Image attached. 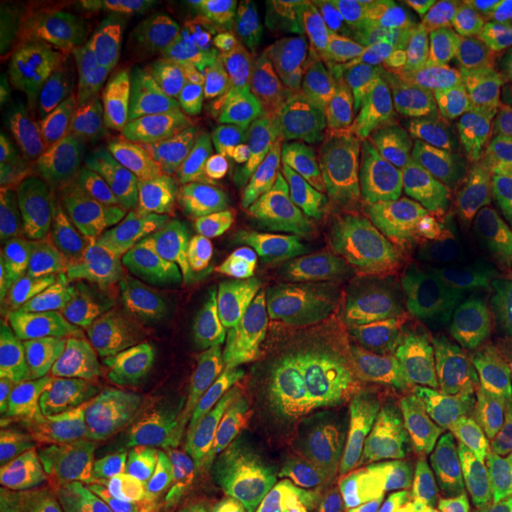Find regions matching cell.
I'll use <instances>...</instances> for the list:
<instances>
[{
  "label": "cell",
  "instance_id": "6da1fadb",
  "mask_svg": "<svg viewBox=\"0 0 512 512\" xmlns=\"http://www.w3.org/2000/svg\"><path fill=\"white\" fill-rule=\"evenodd\" d=\"M164 152L166 133L112 107H53L24 150V207L64 235L76 271H86L114 204Z\"/></svg>",
  "mask_w": 512,
  "mask_h": 512
},
{
  "label": "cell",
  "instance_id": "7a4b0ae2",
  "mask_svg": "<svg viewBox=\"0 0 512 512\" xmlns=\"http://www.w3.org/2000/svg\"><path fill=\"white\" fill-rule=\"evenodd\" d=\"M46 95L55 107H112L166 136L219 105L216 67L204 46L136 22L100 24L57 43Z\"/></svg>",
  "mask_w": 512,
  "mask_h": 512
},
{
  "label": "cell",
  "instance_id": "3957f363",
  "mask_svg": "<svg viewBox=\"0 0 512 512\" xmlns=\"http://www.w3.org/2000/svg\"><path fill=\"white\" fill-rule=\"evenodd\" d=\"M214 351L169 335L86 403V425L128 475L150 477L183 456L202 427Z\"/></svg>",
  "mask_w": 512,
  "mask_h": 512
},
{
  "label": "cell",
  "instance_id": "277c9868",
  "mask_svg": "<svg viewBox=\"0 0 512 512\" xmlns=\"http://www.w3.org/2000/svg\"><path fill=\"white\" fill-rule=\"evenodd\" d=\"M477 316H484L477 294L446 273L320 304L304 339L311 349L347 361H382L425 347Z\"/></svg>",
  "mask_w": 512,
  "mask_h": 512
},
{
  "label": "cell",
  "instance_id": "5b68a950",
  "mask_svg": "<svg viewBox=\"0 0 512 512\" xmlns=\"http://www.w3.org/2000/svg\"><path fill=\"white\" fill-rule=\"evenodd\" d=\"M328 245L320 304L370 287L446 275L444 249L420 240L384 202L363 171L328 176Z\"/></svg>",
  "mask_w": 512,
  "mask_h": 512
},
{
  "label": "cell",
  "instance_id": "8992f818",
  "mask_svg": "<svg viewBox=\"0 0 512 512\" xmlns=\"http://www.w3.org/2000/svg\"><path fill=\"white\" fill-rule=\"evenodd\" d=\"M211 415L245 432L297 498L299 512H344V448L268 370H245L211 399Z\"/></svg>",
  "mask_w": 512,
  "mask_h": 512
},
{
  "label": "cell",
  "instance_id": "52a82bcc",
  "mask_svg": "<svg viewBox=\"0 0 512 512\" xmlns=\"http://www.w3.org/2000/svg\"><path fill=\"white\" fill-rule=\"evenodd\" d=\"M451 79L453 67L425 38L392 31L339 64L325 88V105L347 136H406L439 105Z\"/></svg>",
  "mask_w": 512,
  "mask_h": 512
},
{
  "label": "cell",
  "instance_id": "ba28073f",
  "mask_svg": "<svg viewBox=\"0 0 512 512\" xmlns=\"http://www.w3.org/2000/svg\"><path fill=\"white\" fill-rule=\"evenodd\" d=\"M10 302L64 401L88 403L119 373L100 311L83 302L50 252L31 256L19 268Z\"/></svg>",
  "mask_w": 512,
  "mask_h": 512
},
{
  "label": "cell",
  "instance_id": "9c48e42d",
  "mask_svg": "<svg viewBox=\"0 0 512 512\" xmlns=\"http://www.w3.org/2000/svg\"><path fill=\"white\" fill-rule=\"evenodd\" d=\"M320 171L283 185L268 204L256 261L264 316L287 328H306L323 297L328 245V185Z\"/></svg>",
  "mask_w": 512,
  "mask_h": 512
},
{
  "label": "cell",
  "instance_id": "30bf717a",
  "mask_svg": "<svg viewBox=\"0 0 512 512\" xmlns=\"http://www.w3.org/2000/svg\"><path fill=\"white\" fill-rule=\"evenodd\" d=\"M496 335V320L477 316L420 349L354 363L396 408L406 432L427 439L444 430L470 392Z\"/></svg>",
  "mask_w": 512,
  "mask_h": 512
},
{
  "label": "cell",
  "instance_id": "8fae6325",
  "mask_svg": "<svg viewBox=\"0 0 512 512\" xmlns=\"http://www.w3.org/2000/svg\"><path fill=\"white\" fill-rule=\"evenodd\" d=\"M311 55L297 36H278L249 57L219 105L247 162L280 176L304 126Z\"/></svg>",
  "mask_w": 512,
  "mask_h": 512
},
{
  "label": "cell",
  "instance_id": "7c38bea8",
  "mask_svg": "<svg viewBox=\"0 0 512 512\" xmlns=\"http://www.w3.org/2000/svg\"><path fill=\"white\" fill-rule=\"evenodd\" d=\"M268 375L344 448H375L408 434L392 403L347 358L290 349L271 358Z\"/></svg>",
  "mask_w": 512,
  "mask_h": 512
},
{
  "label": "cell",
  "instance_id": "4fadbf2b",
  "mask_svg": "<svg viewBox=\"0 0 512 512\" xmlns=\"http://www.w3.org/2000/svg\"><path fill=\"white\" fill-rule=\"evenodd\" d=\"M185 214L188 178L174 159L162 155L131 183L102 223L93 256L102 297L117 292L157 254L183 238Z\"/></svg>",
  "mask_w": 512,
  "mask_h": 512
},
{
  "label": "cell",
  "instance_id": "5bb4252c",
  "mask_svg": "<svg viewBox=\"0 0 512 512\" xmlns=\"http://www.w3.org/2000/svg\"><path fill=\"white\" fill-rule=\"evenodd\" d=\"M259 261L245 240L192 264L178 302L171 335L211 351H240L264 330Z\"/></svg>",
  "mask_w": 512,
  "mask_h": 512
},
{
  "label": "cell",
  "instance_id": "9a60e30c",
  "mask_svg": "<svg viewBox=\"0 0 512 512\" xmlns=\"http://www.w3.org/2000/svg\"><path fill=\"white\" fill-rule=\"evenodd\" d=\"M444 489V460L427 439L344 451V512H437Z\"/></svg>",
  "mask_w": 512,
  "mask_h": 512
},
{
  "label": "cell",
  "instance_id": "2e32d148",
  "mask_svg": "<svg viewBox=\"0 0 512 512\" xmlns=\"http://www.w3.org/2000/svg\"><path fill=\"white\" fill-rule=\"evenodd\" d=\"M192 264V242L183 235L102 302V330L119 370L171 335Z\"/></svg>",
  "mask_w": 512,
  "mask_h": 512
},
{
  "label": "cell",
  "instance_id": "e0dca14e",
  "mask_svg": "<svg viewBox=\"0 0 512 512\" xmlns=\"http://www.w3.org/2000/svg\"><path fill=\"white\" fill-rule=\"evenodd\" d=\"M363 176L420 240L439 247L467 207L453 162L415 145H399L375 157Z\"/></svg>",
  "mask_w": 512,
  "mask_h": 512
},
{
  "label": "cell",
  "instance_id": "ac0fdd59",
  "mask_svg": "<svg viewBox=\"0 0 512 512\" xmlns=\"http://www.w3.org/2000/svg\"><path fill=\"white\" fill-rule=\"evenodd\" d=\"M69 422L34 358L8 330L0 335V458L19 467L53 456L67 441Z\"/></svg>",
  "mask_w": 512,
  "mask_h": 512
},
{
  "label": "cell",
  "instance_id": "d6986e66",
  "mask_svg": "<svg viewBox=\"0 0 512 512\" xmlns=\"http://www.w3.org/2000/svg\"><path fill=\"white\" fill-rule=\"evenodd\" d=\"M448 458L512 460V330H498L482 373L441 430Z\"/></svg>",
  "mask_w": 512,
  "mask_h": 512
},
{
  "label": "cell",
  "instance_id": "ffe728a7",
  "mask_svg": "<svg viewBox=\"0 0 512 512\" xmlns=\"http://www.w3.org/2000/svg\"><path fill=\"white\" fill-rule=\"evenodd\" d=\"M183 456L219 489L256 510L299 512L297 498L287 491L256 441L214 415L204 418Z\"/></svg>",
  "mask_w": 512,
  "mask_h": 512
},
{
  "label": "cell",
  "instance_id": "44dd1931",
  "mask_svg": "<svg viewBox=\"0 0 512 512\" xmlns=\"http://www.w3.org/2000/svg\"><path fill=\"white\" fill-rule=\"evenodd\" d=\"M46 512H136L138 489L121 460L93 441H67L43 463Z\"/></svg>",
  "mask_w": 512,
  "mask_h": 512
},
{
  "label": "cell",
  "instance_id": "7402d4cb",
  "mask_svg": "<svg viewBox=\"0 0 512 512\" xmlns=\"http://www.w3.org/2000/svg\"><path fill=\"white\" fill-rule=\"evenodd\" d=\"M387 8L380 0H209L200 12L226 29L256 24L290 36H337L373 27Z\"/></svg>",
  "mask_w": 512,
  "mask_h": 512
},
{
  "label": "cell",
  "instance_id": "603a6c76",
  "mask_svg": "<svg viewBox=\"0 0 512 512\" xmlns=\"http://www.w3.org/2000/svg\"><path fill=\"white\" fill-rule=\"evenodd\" d=\"M406 145L437 152L448 159H477L505 185L512 181V128L479 110L448 86L444 98L411 131Z\"/></svg>",
  "mask_w": 512,
  "mask_h": 512
},
{
  "label": "cell",
  "instance_id": "cb8c5ba5",
  "mask_svg": "<svg viewBox=\"0 0 512 512\" xmlns=\"http://www.w3.org/2000/svg\"><path fill=\"white\" fill-rule=\"evenodd\" d=\"M53 29L36 15L3 12V138H15L38 98L48 93L57 55Z\"/></svg>",
  "mask_w": 512,
  "mask_h": 512
},
{
  "label": "cell",
  "instance_id": "d4e9b609",
  "mask_svg": "<svg viewBox=\"0 0 512 512\" xmlns=\"http://www.w3.org/2000/svg\"><path fill=\"white\" fill-rule=\"evenodd\" d=\"M183 138L192 183H195V219L207 214L223 192L235 183L249 162L242 152L240 140L230 128L221 105L185 121L178 131Z\"/></svg>",
  "mask_w": 512,
  "mask_h": 512
},
{
  "label": "cell",
  "instance_id": "484cf974",
  "mask_svg": "<svg viewBox=\"0 0 512 512\" xmlns=\"http://www.w3.org/2000/svg\"><path fill=\"white\" fill-rule=\"evenodd\" d=\"M510 245V214L467 204L444 247L460 283L491 290L503 280Z\"/></svg>",
  "mask_w": 512,
  "mask_h": 512
},
{
  "label": "cell",
  "instance_id": "4316f807",
  "mask_svg": "<svg viewBox=\"0 0 512 512\" xmlns=\"http://www.w3.org/2000/svg\"><path fill=\"white\" fill-rule=\"evenodd\" d=\"M275 178L278 176L271 174V171L249 164L235 178V183L223 192L221 200L207 214L197 216L190 240L195 264L207 261L211 256L226 252V249L242 242Z\"/></svg>",
  "mask_w": 512,
  "mask_h": 512
},
{
  "label": "cell",
  "instance_id": "83f0119b",
  "mask_svg": "<svg viewBox=\"0 0 512 512\" xmlns=\"http://www.w3.org/2000/svg\"><path fill=\"white\" fill-rule=\"evenodd\" d=\"M451 88L512 128V43L508 38L501 36L467 50L453 69Z\"/></svg>",
  "mask_w": 512,
  "mask_h": 512
},
{
  "label": "cell",
  "instance_id": "f1b7e54d",
  "mask_svg": "<svg viewBox=\"0 0 512 512\" xmlns=\"http://www.w3.org/2000/svg\"><path fill=\"white\" fill-rule=\"evenodd\" d=\"M147 494L155 512H264L226 494L185 456L147 477Z\"/></svg>",
  "mask_w": 512,
  "mask_h": 512
},
{
  "label": "cell",
  "instance_id": "f546056e",
  "mask_svg": "<svg viewBox=\"0 0 512 512\" xmlns=\"http://www.w3.org/2000/svg\"><path fill=\"white\" fill-rule=\"evenodd\" d=\"M444 498L451 512H512V460H460L448 472Z\"/></svg>",
  "mask_w": 512,
  "mask_h": 512
},
{
  "label": "cell",
  "instance_id": "4dcf8cb0",
  "mask_svg": "<svg viewBox=\"0 0 512 512\" xmlns=\"http://www.w3.org/2000/svg\"><path fill=\"white\" fill-rule=\"evenodd\" d=\"M451 162L463 183L467 204L510 214L512 190L491 171V166L477 162V159H451Z\"/></svg>",
  "mask_w": 512,
  "mask_h": 512
},
{
  "label": "cell",
  "instance_id": "1f68e13d",
  "mask_svg": "<svg viewBox=\"0 0 512 512\" xmlns=\"http://www.w3.org/2000/svg\"><path fill=\"white\" fill-rule=\"evenodd\" d=\"M19 185L5 183L0 197V261L17 259L27 245V214Z\"/></svg>",
  "mask_w": 512,
  "mask_h": 512
},
{
  "label": "cell",
  "instance_id": "d6a6232c",
  "mask_svg": "<svg viewBox=\"0 0 512 512\" xmlns=\"http://www.w3.org/2000/svg\"><path fill=\"white\" fill-rule=\"evenodd\" d=\"M0 512H46L43 486L19 467H3L0 477Z\"/></svg>",
  "mask_w": 512,
  "mask_h": 512
},
{
  "label": "cell",
  "instance_id": "836d02e7",
  "mask_svg": "<svg viewBox=\"0 0 512 512\" xmlns=\"http://www.w3.org/2000/svg\"><path fill=\"white\" fill-rule=\"evenodd\" d=\"M494 27L501 31L503 38H508V41L512 43V0H505L501 15H498Z\"/></svg>",
  "mask_w": 512,
  "mask_h": 512
},
{
  "label": "cell",
  "instance_id": "e575fe53",
  "mask_svg": "<svg viewBox=\"0 0 512 512\" xmlns=\"http://www.w3.org/2000/svg\"><path fill=\"white\" fill-rule=\"evenodd\" d=\"M136 512H155V510H152L150 501L140 496V491H138V496H136Z\"/></svg>",
  "mask_w": 512,
  "mask_h": 512
},
{
  "label": "cell",
  "instance_id": "d590c367",
  "mask_svg": "<svg viewBox=\"0 0 512 512\" xmlns=\"http://www.w3.org/2000/svg\"><path fill=\"white\" fill-rule=\"evenodd\" d=\"M510 190H512V181H510ZM510 238H512V207H510Z\"/></svg>",
  "mask_w": 512,
  "mask_h": 512
}]
</instances>
